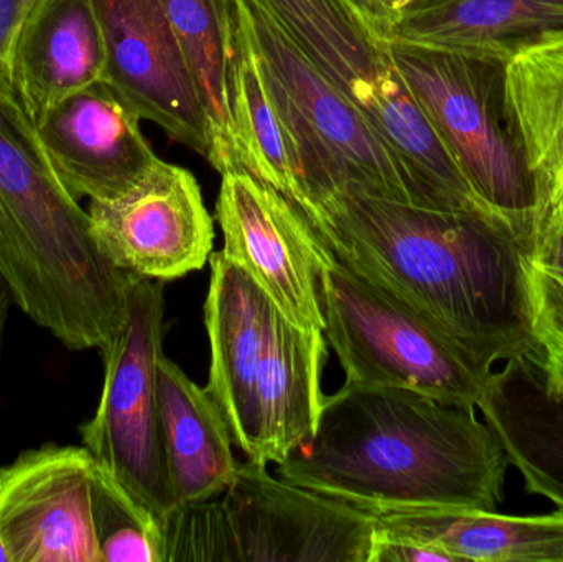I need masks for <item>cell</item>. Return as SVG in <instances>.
I'll return each mask as SVG.
<instances>
[{
	"label": "cell",
	"instance_id": "cell-1",
	"mask_svg": "<svg viewBox=\"0 0 563 562\" xmlns=\"http://www.w3.org/2000/svg\"><path fill=\"white\" fill-rule=\"evenodd\" d=\"M298 208L340 263L422 317L483 378L539 346L522 286L528 240L515 231L350 190Z\"/></svg>",
	"mask_w": 563,
	"mask_h": 562
},
{
	"label": "cell",
	"instance_id": "cell-2",
	"mask_svg": "<svg viewBox=\"0 0 563 562\" xmlns=\"http://www.w3.org/2000/svg\"><path fill=\"white\" fill-rule=\"evenodd\" d=\"M478 408L393 386L324 396L317 429L277 475L367 514L459 505L496 510L509 461Z\"/></svg>",
	"mask_w": 563,
	"mask_h": 562
},
{
	"label": "cell",
	"instance_id": "cell-3",
	"mask_svg": "<svg viewBox=\"0 0 563 562\" xmlns=\"http://www.w3.org/2000/svg\"><path fill=\"white\" fill-rule=\"evenodd\" d=\"M0 277L13 304L73 352L124 327L134 276L99 246L88 210L43 157L16 98L0 96Z\"/></svg>",
	"mask_w": 563,
	"mask_h": 562
},
{
	"label": "cell",
	"instance_id": "cell-4",
	"mask_svg": "<svg viewBox=\"0 0 563 562\" xmlns=\"http://www.w3.org/2000/svg\"><path fill=\"white\" fill-rule=\"evenodd\" d=\"M311 65L366 119L419 191L422 208L528 227L489 203L430 124L390 52L394 22L374 0H256Z\"/></svg>",
	"mask_w": 563,
	"mask_h": 562
},
{
	"label": "cell",
	"instance_id": "cell-5",
	"mask_svg": "<svg viewBox=\"0 0 563 562\" xmlns=\"http://www.w3.org/2000/svg\"><path fill=\"white\" fill-rule=\"evenodd\" d=\"M228 15L256 53L310 203L350 190L422 207L419 191L366 119L305 58L256 0H224Z\"/></svg>",
	"mask_w": 563,
	"mask_h": 562
},
{
	"label": "cell",
	"instance_id": "cell-6",
	"mask_svg": "<svg viewBox=\"0 0 563 562\" xmlns=\"http://www.w3.org/2000/svg\"><path fill=\"white\" fill-rule=\"evenodd\" d=\"M320 299L323 333L340 360L346 385L413 389L478 408L488 378L422 317L344 266L327 246Z\"/></svg>",
	"mask_w": 563,
	"mask_h": 562
},
{
	"label": "cell",
	"instance_id": "cell-7",
	"mask_svg": "<svg viewBox=\"0 0 563 562\" xmlns=\"http://www.w3.org/2000/svg\"><path fill=\"white\" fill-rule=\"evenodd\" d=\"M164 337V283L134 276L124 327L99 350L104 385L98 409L79 426L82 445L96 465L158 524L175 507L158 411Z\"/></svg>",
	"mask_w": 563,
	"mask_h": 562
},
{
	"label": "cell",
	"instance_id": "cell-8",
	"mask_svg": "<svg viewBox=\"0 0 563 562\" xmlns=\"http://www.w3.org/2000/svg\"><path fill=\"white\" fill-rule=\"evenodd\" d=\"M417 104L479 194L531 230L534 181L505 118V65L390 40Z\"/></svg>",
	"mask_w": 563,
	"mask_h": 562
},
{
	"label": "cell",
	"instance_id": "cell-9",
	"mask_svg": "<svg viewBox=\"0 0 563 562\" xmlns=\"http://www.w3.org/2000/svg\"><path fill=\"white\" fill-rule=\"evenodd\" d=\"M217 220L223 253L301 329H324L320 274L324 246L300 208L250 172L221 175Z\"/></svg>",
	"mask_w": 563,
	"mask_h": 562
},
{
	"label": "cell",
	"instance_id": "cell-10",
	"mask_svg": "<svg viewBox=\"0 0 563 562\" xmlns=\"http://www.w3.org/2000/svg\"><path fill=\"white\" fill-rule=\"evenodd\" d=\"M243 562H369L376 518L267 465L240 464L223 498Z\"/></svg>",
	"mask_w": 563,
	"mask_h": 562
},
{
	"label": "cell",
	"instance_id": "cell-11",
	"mask_svg": "<svg viewBox=\"0 0 563 562\" xmlns=\"http://www.w3.org/2000/svg\"><path fill=\"white\" fill-rule=\"evenodd\" d=\"M88 213L106 256L132 276L180 279L203 269L213 253V218L200 184L162 158L122 197L89 201Z\"/></svg>",
	"mask_w": 563,
	"mask_h": 562
},
{
	"label": "cell",
	"instance_id": "cell-12",
	"mask_svg": "<svg viewBox=\"0 0 563 562\" xmlns=\"http://www.w3.org/2000/svg\"><path fill=\"white\" fill-rule=\"evenodd\" d=\"M106 49L104 82L172 141L210 158L207 119L161 0H95Z\"/></svg>",
	"mask_w": 563,
	"mask_h": 562
},
{
	"label": "cell",
	"instance_id": "cell-13",
	"mask_svg": "<svg viewBox=\"0 0 563 562\" xmlns=\"http://www.w3.org/2000/svg\"><path fill=\"white\" fill-rule=\"evenodd\" d=\"M95 459L48 442L0 467V538L10 562H101L91 517Z\"/></svg>",
	"mask_w": 563,
	"mask_h": 562
},
{
	"label": "cell",
	"instance_id": "cell-14",
	"mask_svg": "<svg viewBox=\"0 0 563 562\" xmlns=\"http://www.w3.org/2000/svg\"><path fill=\"white\" fill-rule=\"evenodd\" d=\"M141 121L98 81L63 99L32 125L63 187L76 200L108 201L131 190L158 158Z\"/></svg>",
	"mask_w": 563,
	"mask_h": 562
},
{
	"label": "cell",
	"instance_id": "cell-15",
	"mask_svg": "<svg viewBox=\"0 0 563 562\" xmlns=\"http://www.w3.org/2000/svg\"><path fill=\"white\" fill-rule=\"evenodd\" d=\"M205 323L211 363L207 392L223 412L234 444L263 464L257 376L274 304L223 251L211 253Z\"/></svg>",
	"mask_w": 563,
	"mask_h": 562
},
{
	"label": "cell",
	"instance_id": "cell-16",
	"mask_svg": "<svg viewBox=\"0 0 563 562\" xmlns=\"http://www.w3.org/2000/svg\"><path fill=\"white\" fill-rule=\"evenodd\" d=\"M478 411L528 494L563 511V388L549 379L544 349L532 346L493 370Z\"/></svg>",
	"mask_w": 563,
	"mask_h": 562
},
{
	"label": "cell",
	"instance_id": "cell-17",
	"mask_svg": "<svg viewBox=\"0 0 563 562\" xmlns=\"http://www.w3.org/2000/svg\"><path fill=\"white\" fill-rule=\"evenodd\" d=\"M390 40L506 66L563 43V0H416L397 9Z\"/></svg>",
	"mask_w": 563,
	"mask_h": 562
},
{
	"label": "cell",
	"instance_id": "cell-18",
	"mask_svg": "<svg viewBox=\"0 0 563 562\" xmlns=\"http://www.w3.org/2000/svg\"><path fill=\"white\" fill-rule=\"evenodd\" d=\"M106 49L95 0H32L12 52V81L30 121L98 81Z\"/></svg>",
	"mask_w": 563,
	"mask_h": 562
},
{
	"label": "cell",
	"instance_id": "cell-19",
	"mask_svg": "<svg viewBox=\"0 0 563 562\" xmlns=\"http://www.w3.org/2000/svg\"><path fill=\"white\" fill-rule=\"evenodd\" d=\"M376 528L446 554L452 562H563V511L516 517L429 505L374 514Z\"/></svg>",
	"mask_w": 563,
	"mask_h": 562
},
{
	"label": "cell",
	"instance_id": "cell-20",
	"mask_svg": "<svg viewBox=\"0 0 563 562\" xmlns=\"http://www.w3.org/2000/svg\"><path fill=\"white\" fill-rule=\"evenodd\" d=\"M157 393L162 445L175 505L220 497L240 467L223 412L207 388L191 382L165 355L158 362Z\"/></svg>",
	"mask_w": 563,
	"mask_h": 562
},
{
	"label": "cell",
	"instance_id": "cell-21",
	"mask_svg": "<svg viewBox=\"0 0 563 562\" xmlns=\"http://www.w3.org/2000/svg\"><path fill=\"white\" fill-rule=\"evenodd\" d=\"M323 330L295 326L274 306L257 376L263 464H280L317 429L327 363Z\"/></svg>",
	"mask_w": 563,
	"mask_h": 562
},
{
	"label": "cell",
	"instance_id": "cell-22",
	"mask_svg": "<svg viewBox=\"0 0 563 562\" xmlns=\"http://www.w3.org/2000/svg\"><path fill=\"white\" fill-rule=\"evenodd\" d=\"M503 104L534 181L536 217L563 197V43L522 53L505 66Z\"/></svg>",
	"mask_w": 563,
	"mask_h": 562
},
{
	"label": "cell",
	"instance_id": "cell-23",
	"mask_svg": "<svg viewBox=\"0 0 563 562\" xmlns=\"http://www.w3.org/2000/svg\"><path fill=\"white\" fill-rule=\"evenodd\" d=\"M161 3L207 119L211 145L208 162L221 175L244 170L234 114L233 32L224 0H161Z\"/></svg>",
	"mask_w": 563,
	"mask_h": 562
},
{
	"label": "cell",
	"instance_id": "cell-24",
	"mask_svg": "<svg viewBox=\"0 0 563 562\" xmlns=\"http://www.w3.org/2000/svg\"><path fill=\"white\" fill-rule=\"evenodd\" d=\"M230 23L234 49V114L244 170L276 188L288 200L297 201L300 172L279 109L267 88L256 53L231 19Z\"/></svg>",
	"mask_w": 563,
	"mask_h": 562
},
{
	"label": "cell",
	"instance_id": "cell-25",
	"mask_svg": "<svg viewBox=\"0 0 563 562\" xmlns=\"http://www.w3.org/2000/svg\"><path fill=\"white\" fill-rule=\"evenodd\" d=\"M532 337L541 349L563 342V203L532 218L521 257Z\"/></svg>",
	"mask_w": 563,
	"mask_h": 562
},
{
	"label": "cell",
	"instance_id": "cell-26",
	"mask_svg": "<svg viewBox=\"0 0 563 562\" xmlns=\"http://www.w3.org/2000/svg\"><path fill=\"white\" fill-rule=\"evenodd\" d=\"M91 517L101 562H164L161 524L98 465Z\"/></svg>",
	"mask_w": 563,
	"mask_h": 562
},
{
	"label": "cell",
	"instance_id": "cell-27",
	"mask_svg": "<svg viewBox=\"0 0 563 562\" xmlns=\"http://www.w3.org/2000/svg\"><path fill=\"white\" fill-rule=\"evenodd\" d=\"M164 562H243L223 500L178 504L161 521Z\"/></svg>",
	"mask_w": 563,
	"mask_h": 562
},
{
	"label": "cell",
	"instance_id": "cell-28",
	"mask_svg": "<svg viewBox=\"0 0 563 562\" xmlns=\"http://www.w3.org/2000/svg\"><path fill=\"white\" fill-rule=\"evenodd\" d=\"M30 3L32 0H0V96L2 98H16L12 81V52L16 32Z\"/></svg>",
	"mask_w": 563,
	"mask_h": 562
},
{
	"label": "cell",
	"instance_id": "cell-29",
	"mask_svg": "<svg viewBox=\"0 0 563 562\" xmlns=\"http://www.w3.org/2000/svg\"><path fill=\"white\" fill-rule=\"evenodd\" d=\"M369 562H452L446 554L376 528L371 544Z\"/></svg>",
	"mask_w": 563,
	"mask_h": 562
},
{
	"label": "cell",
	"instance_id": "cell-30",
	"mask_svg": "<svg viewBox=\"0 0 563 562\" xmlns=\"http://www.w3.org/2000/svg\"><path fill=\"white\" fill-rule=\"evenodd\" d=\"M544 352L549 379L563 388V342L549 346Z\"/></svg>",
	"mask_w": 563,
	"mask_h": 562
},
{
	"label": "cell",
	"instance_id": "cell-31",
	"mask_svg": "<svg viewBox=\"0 0 563 562\" xmlns=\"http://www.w3.org/2000/svg\"><path fill=\"white\" fill-rule=\"evenodd\" d=\"M13 299L10 294L9 287L3 283L0 277V350H2L3 330H5L7 319H9L10 306H12Z\"/></svg>",
	"mask_w": 563,
	"mask_h": 562
},
{
	"label": "cell",
	"instance_id": "cell-32",
	"mask_svg": "<svg viewBox=\"0 0 563 562\" xmlns=\"http://www.w3.org/2000/svg\"><path fill=\"white\" fill-rule=\"evenodd\" d=\"M374 2H376V5L379 7L380 12H383L384 15L387 16V19H390L393 20V22H396L397 0H374Z\"/></svg>",
	"mask_w": 563,
	"mask_h": 562
},
{
	"label": "cell",
	"instance_id": "cell-33",
	"mask_svg": "<svg viewBox=\"0 0 563 562\" xmlns=\"http://www.w3.org/2000/svg\"><path fill=\"white\" fill-rule=\"evenodd\" d=\"M412 2H416V0H397L396 9H402V7L409 5Z\"/></svg>",
	"mask_w": 563,
	"mask_h": 562
},
{
	"label": "cell",
	"instance_id": "cell-34",
	"mask_svg": "<svg viewBox=\"0 0 563 562\" xmlns=\"http://www.w3.org/2000/svg\"><path fill=\"white\" fill-rule=\"evenodd\" d=\"M561 201H562V203H563V197H562V200H561ZM558 203H559V201H558Z\"/></svg>",
	"mask_w": 563,
	"mask_h": 562
}]
</instances>
